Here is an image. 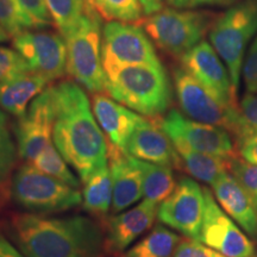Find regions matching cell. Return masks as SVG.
I'll list each match as a JSON object with an SVG mask.
<instances>
[{"label": "cell", "instance_id": "8d00e7d4", "mask_svg": "<svg viewBox=\"0 0 257 257\" xmlns=\"http://www.w3.org/2000/svg\"><path fill=\"white\" fill-rule=\"evenodd\" d=\"M170 8L192 10L204 6H223L232 4L234 0H166Z\"/></svg>", "mask_w": 257, "mask_h": 257}, {"label": "cell", "instance_id": "d6986e66", "mask_svg": "<svg viewBox=\"0 0 257 257\" xmlns=\"http://www.w3.org/2000/svg\"><path fill=\"white\" fill-rule=\"evenodd\" d=\"M157 202L144 200L131 210L120 212L108 223L106 245L113 252L124 251L141 234L152 227L159 212Z\"/></svg>", "mask_w": 257, "mask_h": 257}, {"label": "cell", "instance_id": "4dcf8cb0", "mask_svg": "<svg viewBox=\"0 0 257 257\" xmlns=\"http://www.w3.org/2000/svg\"><path fill=\"white\" fill-rule=\"evenodd\" d=\"M0 24L12 37L30 30L17 0H0Z\"/></svg>", "mask_w": 257, "mask_h": 257}, {"label": "cell", "instance_id": "ffe728a7", "mask_svg": "<svg viewBox=\"0 0 257 257\" xmlns=\"http://www.w3.org/2000/svg\"><path fill=\"white\" fill-rule=\"evenodd\" d=\"M219 206L250 236H257V208L242 185L225 173L212 185Z\"/></svg>", "mask_w": 257, "mask_h": 257}, {"label": "cell", "instance_id": "6da1fadb", "mask_svg": "<svg viewBox=\"0 0 257 257\" xmlns=\"http://www.w3.org/2000/svg\"><path fill=\"white\" fill-rule=\"evenodd\" d=\"M51 92L55 107L54 144L85 182L93 173L107 166V141L80 85L63 81L51 86Z\"/></svg>", "mask_w": 257, "mask_h": 257}, {"label": "cell", "instance_id": "8fae6325", "mask_svg": "<svg viewBox=\"0 0 257 257\" xmlns=\"http://www.w3.org/2000/svg\"><path fill=\"white\" fill-rule=\"evenodd\" d=\"M204 189L194 180L181 179L174 191L159 206L157 217L161 223L172 227L189 239L200 242L204 220Z\"/></svg>", "mask_w": 257, "mask_h": 257}, {"label": "cell", "instance_id": "44dd1931", "mask_svg": "<svg viewBox=\"0 0 257 257\" xmlns=\"http://www.w3.org/2000/svg\"><path fill=\"white\" fill-rule=\"evenodd\" d=\"M49 83L47 78L34 72L0 81V107L10 114L22 118L31 102L49 87Z\"/></svg>", "mask_w": 257, "mask_h": 257}, {"label": "cell", "instance_id": "52a82bcc", "mask_svg": "<svg viewBox=\"0 0 257 257\" xmlns=\"http://www.w3.org/2000/svg\"><path fill=\"white\" fill-rule=\"evenodd\" d=\"M11 194L19 206L37 213L66 211L82 202L78 189L44 174L31 163L17 170L12 180Z\"/></svg>", "mask_w": 257, "mask_h": 257}, {"label": "cell", "instance_id": "d4e9b609", "mask_svg": "<svg viewBox=\"0 0 257 257\" xmlns=\"http://www.w3.org/2000/svg\"><path fill=\"white\" fill-rule=\"evenodd\" d=\"M180 237L173 231L157 225L152 232L134 245L123 257H175Z\"/></svg>", "mask_w": 257, "mask_h": 257}, {"label": "cell", "instance_id": "9c48e42d", "mask_svg": "<svg viewBox=\"0 0 257 257\" xmlns=\"http://www.w3.org/2000/svg\"><path fill=\"white\" fill-rule=\"evenodd\" d=\"M173 79L180 107L188 118L233 133L238 107L231 108L223 104L206 86L182 67L174 69Z\"/></svg>", "mask_w": 257, "mask_h": 257}, {"label": "cell", "instance_id": "f546056e", "mask_svg": "<svg viewBox=\"0 0 257 257\" xmlns=\"http://www.w3.org/2000/svg\"><path fill=\"white\" fill-rule=\"evenodd\" d=\"M233 134L238 140L257 134V93H248L237 108V120Z\"/></svg>", "mask_w": 257, "mask_h": 257}, {"label": "cell", "instance_id": "5bb4252c", "mask_svg": "<svg viewBox=\"0 0 257 257\" xmlns=\"http://www.w3.org/2000/svg\"><path fill=\"white\" fill-rule=\"evenodd\" d=\"M55 120L51 86L31 102L27 113L16 125L18 154L22 159L32 162L38 154L51 143Z\"/></svg>", "mask_w": 257, "mask_h": 257}, {"label": "cell", "instance_id": "60d3db41", "mask_svg": "<svg viewBox=\"0 0 257 257\" xmlns=\"http://www.w3.org/2000/svg\"><path fill=\"white\" fill-rule=\"evenodd\" d=\"M9 36L10 35L8 34V31H6L5 29L2 27V24H0V42H6L9 40Z\"/></svg>", "mask_w": 257, "mask_h": 257}, {"label": "cell", "instance_id": "7a4b0ae2", "mask_svg": "<svg viewBox=\"0 0 257 257\" xmlns=\"http://www.w3.org/2000/svg\"><path fill=\"white\" fill-rule=\"evenodd\" d=\"M11 233L25 257H101L104 234L87 217H43L17 214Z\"/></svg>", "mask_w": 257, "mask_h": 257}, {"label": "cell", "instance_id": "ab89813d", "mask_svg": "<svg viewBox=\"0 0 257 257\" xmlns=\"http://www.w3.org/2000/svg\"><path fill=\"white\" fill-rule=\"evenodd\" d=\"M163 3H165V0H140L143 15L146 17L161 11L163 9Z\"/></svg>", "mask_w": 257, "mask_h": 257}, {"label": "cell", "instance_id": "7402d4cb", "mask_svg": "<svg viewBox=\"0 0 257 257\" xmlns=\"http://www.w3.org/2000/svg\"><path fill=\"white\" fill-rule=\"evenodd\" d=\"M178 154L179 160L187 169L193 178L206 182L211 186L226 173L227 167H230L229 160L221 159L210 154H205L193 150L180 142H172Z\"/></svg>", "mask_w": 257, "mask_h": 257}, {"label": "cell", "instance_id": "83f0119b", "mask_svg": "<svg viewBox=\"0 0 257 257\" xmlns=\"http://www.w3.org/2000/svg\"><path fill=\"white\" fill-rule=\"evenodd\" d=\"M100 17L110 22L138 23L143 11L140 0H91Z\"/></svg>", "mask_w": 257, "mask_h": 257}, {"label": "cell", "instance_id": "cb8c5ba5", "mask_svg": "<svg viewBox=\"0 0 257 257\" xmlns=\"http://www.w3.org/2000/svg\"><path fill=\"white\" fill-rule=\"evenodd\" d=\"M133 159L142 174L144 198L157 204L168 198L176 186L170 167L144 162L135 157Z\"/></svg>", "mask_w": 257, "mask_h": 257}, {"label": "cell", "instance_id": "ac0fdd59", "mask_svg": "<svg viewBox=\"0 0 257 257\" xmlns=\"http://www.w3.org/2000/svg\"><path fill=\"white\" fill-rule=\"evenodd\" d=\"M92 106L95 119L108 142L124 150L128 138L144 117L101 93L93 95Z\"/></svg>", "mask_w": 257, "mask_h": 257}, {"label": "cell", "instance_id": "74e56055", "mask_svg": "<svg viewBox=\"0 0 257 257\" xmlns=\"http://www.w3.org/2000/svg\"><path fill=\"white\" fill-rule=\"evenodd\" d=\"M239 153L244 161L257 166V134L240 138Z\"/></svg>", "mask_w": 257, "mask_h": 257}, {"label": "cell", "instance_id": "1f68e13d", "mask_svg": "<svg viewBox=\"0 0 257 257\" xmlns=\"http://www.w3.org/2000/svg\"><path fill=\"white\" fill-rule=\"evenodd\" d=\"M23 16L27 19L29 29L41 30L54 25L48 11L46 0H17Z\"/></svg>", "mask_w": 257, "mask_h": 257}, {"label": "cell", "instance_id": "f1b7e54d", "mask_svg": "<svg viewBox=\"0 0 257 257\" xmlns=\"http://www.w3.org/2000/svg\"><path fill=\"white\" fill-rule=\"evenodd\" d=\"M16 146L8 127V119L0 108V193L8 186L16 162Z\"/></svg>", "mask_w": 257, "mask_h": 257}, {"label": "cell", "instance_id": "5b68a950", "mask_svg": "<svg viewBox=\"0 0 257 257\" xmlns=\"http://www.w3.org/2000/svg\"><path fill=\"white\" fill-rule=\"evenodd\" d=\"M214 21L216 16L207 11L163 8L137 24L160 49L181 57L202 42Z\"/></svg>", "mask_w": 257, "mask_h": 257}, {"label": "cell", "instance_id": "f35d334b", "mask_svg": "<svg viewBox=\"0 0 257 257\" xmlns=\"http://www.w3.org/2000/svg\"><path fill=\"white\" fill-rule=\"evenodd\" d=\"M0 257H25V255L0 232Z\"/></svg>", "mask_w": 257, "mask_h": 257}, {"label": "cell", "instance_id": "ba28073f", "mask_svg": "<svg viewBox=\"0 0 257 257\" xmlns=\"http://www.w3.org/2000/svg\"><path fill=\"white\" fill-rule=\"evenodd\" d=\"M161 63L153 42L137 23L108 22L102 28L105 73L124 66Z\"/></svg>", "mask_w": 257, "mask_h": 257}, {"label": "cell", "instance_id": "7c38bea8", "mask_svg": "<svg viewBox=\"0 0 257 257\" xmlns=\"http://www.w3.org/2000/svg\"><path fill=\"white\" fill-rule=\"evenodd\" d=\"M205 212L200 242L226 257H252L253 244L219 206L213 194L204 188Z\"/></svg>", "mask_w": 257, "mask_h": 257}, {"label": "cell", "instance_id": "836d02e7", "mask_svg": "<svg viewBox=\"0 0 257 257\" xmlns=\"http://www.w3.org/2000/svg\"><path fill=\"white\" fill-rule=\"evenodd\" d=\"M31 72L23 56L16 49L0 46V81Z\"/></svg>", "mask_w": 257, "mask_h": 257}, {"label": "cell", "instance_id": "4316f807", "mask_svg": "<svg viewBox=\"0 0 257 257\" xmlns=\"http://www.w3.org/2000/svg\"><path fill=\"white\" fill-rule=\"evenodd\" d=\"M88 0H46L48 11L60 35L66 37L85 12Z\"/></svg>", "mask_w": 257, "mask_h": 257}, {"label": "cell", "instance_id": "e0dca14e", "mask_svg": "<svg viewBox=\"0 0 257 257\" xmlns=\"http://www.w3.org/2000/svg\"><path fill=\"white\" fill-rule=\"evenodd\" d=\"M124 152L137 160L166 167L174 166L180 161L174 146L160 125L146 118L135 128Z\"/></svg>", "mask_w": 257, "mask_h": 257}, {"label": "cell", "instance_id": "d6a6232c", "mask_svg": "<svg viewBox=\"0 0 257 257\" xmlns=\"http://www.w3.org/2000/svg\"><path fill=\"white\" fill-rule=\"evenodd\" d=\"M231 174L245 189L257 208V166L233 157L230 160Z\"/></svg>", "mask_w": 257, "mask_h": 257}, {"label": "cell", "instance_id": "603a6c76", "mask_svg": "<svg viewBox=\"0 0 257 257\" xmlns=\"http://www.w3.org/2000/svg\"><path fill=\"white\" fill-rule=\"evenodd\" d=\"M82 191V206L89 213L102 216L112 204V180L110 167L105 166L86 180Z\"/></svg>", "mask_w": 257, "mask_h": 257}, {"label": "cell", "instance_id": "30bf717a", "mask_svg": "<svg viewBox=\"0 0 257 257\" xmlns=\"http://www.w3.org/2000/svg\"><path fill=\"white\" fill-rule=\"evenodd\" d=\"M160 127L170 142H180L193 150L229 161L234 157L232 140L223 127L193 120L178 110H170L160 120Z\"/></svg>", "mask_w": 257, "mask_h": 257}, {"label": "cell", "instance_id": "9a60e30c", "mask_svg": "<svg viewBox=\"0 0 257 257\" xmlns=\"http://www.w3.org/2000/svg\"><path fill=\"white\" fill-rule=\"evenodd\" d=\"M181 67L206 86L223 104L231 108L238 107L229 70L208 42H200L181 56Z\"/></svg>", "mask_w": 257, "mask_h": 257}, {"label": "cell", "instance_id": "e575fe53", "mask_svg": "<svg viewBox=\"0 0 257 257\" xmlns=\"http://www.w3.org/2000/svg\"><path fill=\"white\" fill-rule=\"evenodd\" d=\"M242 78L246 92L250 94L257 93V36L252 41L242 67Z\"/></svg>", "mask_w": 257, "mask_h": 257}, {"label": "cell", "instance_id": "484cf974", "mask_svg": "<svg viewBox=\"0 0 257 257\" xmlns=\"http://www.w3.org/2000/svg\"><path fill=\"white\" fill-rule=\"evenodd\" d=\"M30 163L35 168L41 170L42 173L59 180L63 184L72 186L74 188L79 187L78 179L73 174L69 168V165L66 162V160L63 159L53 142L48 144L46 149L38 154L35 157V160Z\"/></svg>", "mask_w": 257, "mask_h": 257}, {"label": "cell", "instance_id": "8992f818", "mask_svg": "<svg viewBox=\"0 0 257 257\" xmlns=\"http://www.w3.org/2000/svg\"><path fill=\"white\" fill-rule=\"evenodd\" d=\"M257 32V0H242L219 16L208 32L211 46L229 70L238 91L243 61L249 42Z\"/></svg>", "mask_w": 257, "mask_h": 257}, {"label": "cell", "instance_id": "277c9868", "mask_svg": "<svg viewBox=\"0 0 257 257\" xmlns=\"http://www.w3.org/2000/svg\"><path fill=\"white\" fill-rule=\"evenodd\" d=\"M64 40L67 44V73L88 92L94 94L105 92L101 19L91 0Z\"/></svg>", "mask_w": 257, "mask_h": 257}, {"label": "cell", "instance_id": "2e32d148", "mask_svg": "<svg viewBox=\"0 0 257 257\" xmlns=\"http://www.w3.org/2000/svg\"><path fill=\"white\" fill-rule=\"evenodd\" d=\"M108 160L112 180V208L119 213L133 206L143 197L141 170L130 155L114 146H108Z\"/></svg>", "mask_w": 257, "mask_h": 257}, {"label": "cell", "instance_id": "3957f363", "mask_svg": "<svg viewBox=\"0 0 257 257\" xmlns=\"http://www.w3.org/2000/svg\"><path fill=\"white\" fill-rule=\"evenodd\" d=\"M105 92L115 101L146 117L166 113L173 91L162 63L124 66L106 72Z\"/></svg>", "mask_w": 257, "mask_h": 257}, {"label": "cell", "instance_id": "4fadbf2b", "mask_svg": "<svg viewBox=\"0 0 257 257\" xmlns=\"http://www.w3.org/2000/svg\"><path fill=\"white\" fill-rule=\"evenodd\" d=\"M14 47L31 72L50 82L67 73V44L62 35L27 30L14 37Z\"/></svg>", "mask_w": 257, "mask_h": 257}, {"label": "cell", "instance_id": "d590c367", "mask_svg": "<svg viewBox=\"0 0 257 257\" xmlns=\"http://www.w3.org/2000/svg\"><path fill=\"white\" fill-rule=\"evenodd\" d=\"M175 257H226L216 250L208 248L204 243L195 239H186L180 242Z\"/></svg>", "mask_w": 257, "mask_h": 257}]
</instances>
